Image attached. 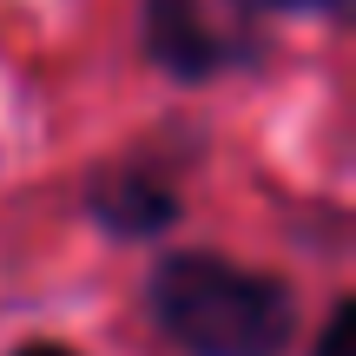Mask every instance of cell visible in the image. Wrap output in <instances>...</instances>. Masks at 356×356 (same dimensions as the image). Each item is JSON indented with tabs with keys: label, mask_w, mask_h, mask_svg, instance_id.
Instances as JSON below:
<instances>
[{
	"label": "cell",
	"mask_w": 356,
	"mask_h": 356,
	"mask_svg": "<svg viewBox=\"0 0 356 356\" xmlns=\"http://www.w3.org/2000/svg\"><path fill=\"white\" fill-rule=\"evenodd\" d=\"M145 310L185 356H284L297 337V304L270 270L211 251H178L152 270Z\"/></svg>",
	"instance_id": "6da1fadb"
},
{
	"label": "cell",
	"mask_w": 356,
	"mask_h": 356,
	"mask_svg": "<svg viewBox=\"0 0 356 356\" xmlns=\"http://www.w3.org/2000/svg\"><path fill=\"white\" fill-rule=\"evenodd\" d=\"M13 356H73V350H60V343H26V350H13Z\"/></svg>",
	"instance_id": "8992f818"
},
{
	"label": "cell",
	"mask_w": 356,
	"mask_h": 356,
	"mask_svg": "<svg viewBox=\"0 0 356 356\" xmlns=\"http://www.w3.org/2000/svg\"><path fill=\"white\" fill-rule=\"evenodd\" d=\"M238 7H244V13H284V7H330V13H337V7H350V0H238Z\"/></svg>",
	"instance_id": "5b68a950"
},
{
	"label": "cell",
	"mask_w": 356,
	"mask_h": 356,
	"mask_svg": "<svg viewBox=\"0 0 356 356\" xmlns=\"http://www.w3.org/2000/svg\"><path fill=\"white\" fill-rule=\"evenodd\" d=\"M356 350V310L350 304H337L330 310V323L317 330V343H310V356H350Z\"/></svg>",
	"instance_id": "277c9868"
},
{
	"label": "cell",
	"mask_w": 356,
	"mask_h": 356,
	"mask_svg": "<svg viewBox=\"0 0 356 356\" xmlns=\"http://www.w3.org/2000/svg\"><path fill=\"white\" fill-rule=\"evenodd\" d=\"M139 40H145V60L178 86H204V79L231 73L244 60V47L204 13V0H145Z\"/></svg>",
	"instance_id": "7a4b0ae2"
},
{
	"label": "cell",
	"mask_w": 356,
	"mask_h": 356,
	"mask_svg": "<svg viewBox=\"0 0 356 356\" xmlns=\"http://www.w3.org/2000/svg\"><path fill=\"white\" fill-rule=\"evenodd\" d=\"M86 211H92V225H106L113 238H159V231L178 225V191L159 172L106 165V172H92V185H86Z\"/></svg>",
	"instance_id": "3957f363"
}]
</instances>
